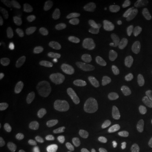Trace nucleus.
<instances>
[{
	"label": "nucleus",
	"instance_id": "1",
	"mask_svg": "<svg viewBox=\"0 0 152 152\" xmlns=\"http://www.w3.org/2000/svg\"><path fill=\"white\" fill-rule=\"evenodd\" d=\"M83 132L93 141H99L105 137L109 132V128L99 121L87 123L83 127Z\"/></svg>",
	"mask_w": 152,
	"mask_h": 152
},
{
	"label": "nucleus",
	"instance_id": "2",
	"mask_svg": "<svg viewBox=\"0 0 152 152\" xmlns=\"http://www.w3.org/2000/svg\"><path fill=\"white\" fill-rule=\"evenodd\" d=\"M63 152H85V145L83 140L77 134L66 136L61 144Z\"/></svg>",
	"mask_w": 152,
	"mask_h": 152
},
{
	"label": "nucleus",
	"instance_id": "3",
	"mask_svg": "<svg viewBox=\"0 0 152 152\" xmlns=\"http://www.w3.org/2000/svg\"><path fill=\"white\" fill-rule=\"evenodd\" d=\"M102 115L108 122L114 125H120L124 121V115L118 109L106 106L102 109Z\"/></svg>",
	"mask_w": 152,
	"mask_h": 152
},
{
	"label": "nucleus",
	"instance_id": "4",
	"mask_svg": "<svg viewBox=\"0 0 152 152\" xmlns=\"http://www.w3.org/2000/svg\"><path fill=\"white\" fill-rule=\"evenodd\" d=\"M126 107L130 113L140 118H152V108L151 107L134 103L127 104Z\"/></svg>",
	"mask_w": 152,
	"mask_h": 152
},
{
	"label": "nucleus",
	"instance_id": "5",
	"mask_svg": "<svg viewBox=\"0 0 152 152\" xmlns=\"http://www.w3.org/2000/svg\"><path fill=\"white\" fill-rule=\"evenodd\" d=\"M137 77L141 81L152 83V64H143L137 71Z\"/></svg>",
	"mask_w": 152,
	"mask_h": 152
},
{
	"label": "nucleus",
	"instance_id": "6",
	"mask_svg": "<svg viewBox=\"0 0 152 152\" xmlns=\"http://www.w3.org/2000/svg\"><path fill=\"white\" fill-rule=\"evenodd\" d=\"M81 75L83 78L92 83H98L102 80V76L97 71L90 68L84 69L81 73Z\"/></svg>",
	"mask_w": 152,
	"mask_h": 152
},
{
	"label": "nucleus",
	"instance_id": "7",
	"mask_svg": "<svg viewBox=\"0 0 152 152\" xmlns=\"http://www.w3.org/2000/svg\"><path fill=\"white\" fill-rule=\"evenodd\" d=\"M43 100V95L42 93H37L32 96L28 102L26 106V111L28 113H33L40 106Z\"/></svg>",
	"mask_w": 152,
	"mask_h": 152
},
{
	"label": "nucleus",
	"instance_id": "8",
	"mask_svg": "<svg viewBox=\"0 0 152 152\" xmlns=\"http://www.w3.org/2000/svg\"><path fill=\"white\" fill-rule=\"evenodd\" d=\"M122 139L123 141L127 143L132 144H142L144 142V137L135 132L125 133L123 135Z\"/></svg>",
	"mask_w": 152,
	"mask_h": 152
},
{
	"label": "nucleus",
	"instance_id": "9",
	"mask_svg": "<svg viewBox=\"0 0 152 152\" xmlns=\"http://www.w3.org/2000/svg\"><path fill=\"white\" fill-rule=\"evenodd\" d=\"M88 9V4L85 1H79L75 4L73 9V16L75 18H79L85 14Z\"/></svg>",
	"mask_w": 152,
	"mask_h": 152
},
{
	"label": "nucleus",
	"instance_id": "10",
	"mask_svg": "<svg viewBox=\"0 0 152 152\" xmlns=\"http://www.w3.org/2000/svg\"><path fill=\"white\" fill-rule=\"evenodd\" d=\"M39 144V140L37 136L30 137L24 147V152H35Z\"/></svg>",
	"mask_w": 152,
	"mask_h": 152
},
{
	"label": "nucleus",
	"instance_id": "11",
	"mask_svg": "<svg viewBox=\"0 0 152 152\" xmlns=\"http://www.w3.org/2000/svg\"><path fill=\"white\" fill-rule=\"evenodd\" d=\"M66 107L70 110H73L77 112H82V113L87 112L89 109L87 104L77 102V101H70L67 102L66 104Z\"/></svg>",
	"mask_w": 152,
	"mask_h": 152
},
{
	"label": "nucleus",
	"instance_id": "12",
	"mask_svg": "<svg viewBox=\"0 0 152 152\" xmlns=\"http://www.w3.org/2000/svg\"><path fill=\"white\" fill-rule=\"evenodd\" d=\"M101 26V20L100 17L98 14H93L91 18L89 20L88 23H87V30L90 32V33H96L100 29Z\"/></svg>",
	"mask_w": 152,
	"mask_h": 152
},
{
	"label": "nucleus",
	"instance_id": "13",
	"mask_svg": "<svg viewBox=\"0 0 152 152\" xmlns=\"http://www.w3.org/2000/svg\"><path fill=\"white\" fill-rule=\"evenodd\" d=\"M136 99L143 104H150L152 102V94L150 91L142 90L136 93Z\"/></svg>",
	"mask_w": 152,
	"mask_h": 152
},
{
	"label": "nucleus",
	"instance_id": "14",
	"mask_svg": "<svg viewBox=\"0 0 152 152\" xmlns=\"http://www.w3.org/2000/svg\"><path fill=\"white\" fill-rule=\"evenodd\" d=\"M39 18L46 21H50L55 18L54 12L49 7L42 6L39 9Z\"/></svg>",
	"mask_w": 152,
	"mask_h": 152
},
{
	"label": "nucleus",
	"instance_id": "15",
	"mask_svg": "<svg viewBox=\"0 0 152 152\" xmlns=\"http://www.w3.org/2000/svg\"><path fill=\"white\" fill-rule=\"evenodd\" d=\"M16 99L14 96H7L1 99V106L5 110H12L16 106Z\"/></svg>",
	"mask_w": 152,
	"mask_h": 152
},
{
	"label": "nucleus",
	"instance_id": "16",
	"mask_svg": "<svg viewBox=\"0 0 152 152\" xmlns=\"http://www.w3.org/2000/svg\"><path fill=\"white\" fill-rule=\"evenodd\" d=\"M22 33L24 39L28 42L34 43L37 40V34L33 28L30 27H24L22 29Z\"/></svg>",
	"mask_w": 152,
	"mask_h": 152
},
{
	"label": "nucleus",
	"instance_id": "17",
	"mask_svg": "<svg viewBox=\"0 0 152 152\" xmlns=\"http://www.w3.org/2000/svg\"><path fill=\"white\" fill-rule=\"evenodd\" d=\"M79 92L82 95H83V96H90V97L94 98H97L99 96H100L101 94H102L101 90H98V89L91 88V87H81V88L80 89Z\"/></svg>",
	"mask_w": 152,
	"mask_h": 152
},
{
	"label": "nucleus",
	"instance_id": "18",
	"mask_svg": "<svg viewBox=\"0 0 152 152\" xmlns=\"http://www.w3.org/2000/svg\"><path fill=\"white\" fill-rule=\"evenodd\" d=\"M61 49V46L59 45H52L47 46L44 49L43 56L45 58H49L54 56Z\"/></svg>",
	"mask_w": 152,
	"mask_h": 152
},
{
	"label": "nucleus",
	"instance_id": "19",
	"mask_svg": "<svg viewBox=\"0 0 152 152\" xmlns=\"http://www.w3.org/2000/svg\"><path fill=\"white\" fill-rule=\"evenodd\" d=\"M134 26V23L130 21H119L115 23V24H113L111 26V31H122V30H126L129 29V28H132Z\"/></svg>",
	"mask_w": 152,
	"mask_h": 152
},
{
	"label": "nucleus",
	"instance_id": "20",
	"mask_svg": "<svg viewBox=\"0 0 152 152\" xmlns=\"http://www.w3.org/2000/svg\"><path fill=\"white\" fill-rule=\"evenodd\" d=\"M114 67L118 70L124 72H131L133 70V66L130 63L123 60H117L114 62Z\"/></svg>",
	"mask_w": 152,
	"mask_h": 152
},
{
	"label": "nucleus",
	"instance_id": "21",
	"mask_svg": "<svg viewBox=\"0 0 152 152\" xmlns=\"http://www.w3.org/2000/svg\"><path fill=\"white\" fill-rule=\"evenodd\" d=\"M72 84H73V80L70 77H63L57 80L56 87L58 90H65L71 87Z\"/></svg>",
	"mask_w": 152,
	"mask_h": 152
},
{
	"label": "nucleus",
	"instance_id": "22",
	"mask_svg": "<svg viewBox=\"0 0 152 152\" xmlns=\"http://www.w3.org/2000/svg\"><path fill=\"white\" fill-rule=\"evenodd\" d=\"M11 58L12 61L15 64H18L21 63L23 60V55L21 50L18 45H14L11 49Z\"/></svg>",
	"mask_w": 152,
	"mask_h": 152
},
{
	"label": "nucleus",
	"instance_id": "23",
	"mask_svg": "<svg viewBox=\"0 0 152 152\" xmlns=\"http://www.w3.org/2000/svg\"><path fill=\"white\" fill-rule=\"evenodd\" d=\"M111 45V42L108 39L102 38L94 41L92 43V48L95 50H103L104 49L108 48Z\"/></svg>",
	"mask_w": 152,
	"mask_h": 152
},
{
	"label": "nucleus",
	"instance_id": "24",
	"mask_svg": "<svg viewBox=\"0 0 152 152\" xmlns=\"http://www.w3.org/2000/svg\"><path fill=\"white\" fill-rule=\"evenodd\" d=\"M1 20L4 23L6 28L9 32H12L14 29V22L13 18L9 15L5 14V13H0Z\"/></svg>",
	"mask_w": 152,
	"mask_h": 152
},
{
	"label": "nucleus",
	"instance_id": "25",
	"mask_svg": "<svg viewBox=\"0 0 152 152\" xmlns=\"http://www.w3.org/2000/svg\"><path fill=\"white\" fill-rule=\"evenodd\" d=\"M18 4L20 9L23 11V12L30 15H33L35 14V11L33 7V6L30 4V3H28L27 1L20 0V1H18Z\"/></svg>",
	"mask_w": 152,
	"mask_h": 152
},
{
	"label": "nucleus",
	"instance_id": "26",
	"mask_svg": "<svg viewBox=\"0 0 152 152\" xmlns=\"http://www.w3.org/2000/svg\"><path fill=\"white\" fill-rule=\"evenodd\" d=\"M66 53L72 59H78L81 56L80 51L75 46H68L66 49Z\"/></svg>",
	"mask_w": 152,
	"mask_h": 152
},
{
	"label": "nucleus",
	"instance_id": "27",
	"mask_svg": "<svg viewBox=\"0 0 152 152\" xmlns=\"http://www.w3.org/2000/svg\"><path fill=\"white\" fill-rule=\"evenodd\" d=\"M115 37L121 42H128L132 39V33L128 30H122V31L118 32L115 34Z\"/></svg>",
	"mask_w": 152,
	"mask_h": 152
},
{
	"label": "nucleus",
	"instance_id": "28",
	"mask_svg": "<svg viewBox=\"0 0 152 152\" xmlns=\"http://www.w3.org/2000/svg\"><path fill=\"white\" fill-rule=\"evenodd\" d=\"M140 16L143 18L152 20V4L142 9L140 11Z\"/></svg>",
	"mask_w": 152,
	"mask_h": 152
},
{
	"label": "nucleus",
	"instance_id": "29",
	"mask_svg": "<svg viewBox=\"0 0 152 152\" xmlns=\"http://www.w3.org/2000/svg\"><path fill=\"white\" fill-rule=\"evenodd\" d=\"M26 52L30 56V58H31V60L33 61L34 62H38L40 60V55H39V52L34 47H28L26 50Z\"/></svg>",
	"mask_w": 152,
	"mask_h": 152
},
{
	"label": "nucleus",
	"instance_id": "30",
	"mask_svg": "<svg viewBox=\"0 0 152 152\" xmlns=\"http://www.w3.org/2000/svg\"><path fill=\"white\" fill-rule=\"evenodd\" d=\"M2 3L14 12H18L20 11L18 1H14V0H3Z\"/></svg>",
	"mask_w": 152,
	"mask_h": 152
},
{
	"label": "nucleus",
	"instance_id": "31",
	"mask_svg": "<svg viewBox=\"0 0 152 152\" xmlns=\"http://www.w3.org/2000/svg\"><path fill=\"white\" fill-rule=\"evenodd\" d=\"M60 28L56 25H52L45 28V32L46 35L49 37H53L59 33Z\"/></svg>",
	"mask_w": 152,
	"mask_h": 152
},
{
	"label": "nucleus",
	"instance_id": "32",
	"mask_svg": "<svg viewBox=\"0 0 152 152\" xmlns=\"http://www.w3.org/2000/svg\"><path fill=\"white\" fill-rule=\"evenodd\" d=\"M15 80L17 83H22L24 80V75L23 73H22V71H17L16 74H15Z\"/></svg>",
	"mask_w": 152,
	"mask_h": 152
},
{
	"label": "nucleus",
	"instance_id": "33",
	"mask_svg": "<svg viewBox=\"0 0 152 152\" xmlns=\"http://www.w3.org/2000/svg\"><path fill=\"white\" fill-rule=\"evenodd\" d=\"M6 35L2 27H0V42H4L5 41Z\"/></svg>",
	"mask_w": 152,
	"mask_h": 152
},
{
	"label": "nucleus",
	"instance_id": "34",
	"mask_svg": "<svg viewBox=\"0 0 152 152\" xmlns=\"http://www.w3.org/2000/svg\"><path fill=\"white\" fill-rule=\"evenodd\" d=\"M7 128V123L4 121H1L0 123V132H3Z\"/></svg>",
	"mask_w": 152,
	"mask_h": 152
},
{
	"label": "nucleus",
	"instance_id": "35",
	"mask_svg": "<svg viewBox=\"0 0 152 152\" xmlns=\"http://www.w3.org/2000/svg\"><path fill=\"white\" fill-rule=\"evenodd\" d=\"M111 152H124V151H123V150L121 149V147L115 146V147L112 148Z\"/></svg>",
	"mask_w": 152,
	"mask_h": 152
},
{
	"label": "nucleus",
	"instance_id": "36",
	"mask_svg": "<svg viewBox=\"0 0 152 152\" xmlns=\"http://www.w3.org/2000/svg\"><path fill=\"white\" fill-rule=\"evenodd\" d=\"M88 102L91 104H94L95 103H96V99L94 97H90L88 99Z\"/></svg>",
	"mask_w": 152,
	"mask_h": 152
},
{
	"label": "nucleus",
	"instance_id": "37",
	"mask_svg": "<svg viewBox=\"0 0 152 152\" xmlns=\"http://www.w3.org/2000/svg\"><path fill=\"white\" fill-rule=\"evenodd\" d=\"M147 132L152 140V127H149V128H147Z\"/></svg>",
	"mask_w": 152,
	"mask_h": 152
},
{
	"label": "nucleus",
	"instance_id": "38",
	"mask_svg": "<svg viewBox=\"0 0 152 152\" xmlns=\"http://www.w3.org/2000/svg\"><path fill=\"white\" fill-rule=\"evenodd\" d=\"M147 38L149 39V41L152 44V33H149L147 35Z\"/></svg>",
	"mask_w": 152,
	"mask_h": 152
},
{
	"label": "nucleus",
	"instance_id": "39",
	"mask_svg": "<svg viewBox=\"0 0 152 152\" xmlns=\"http://www.w3.org/2000/svg\"><path fill=\"white\" fill-rule=\"evenodd\" d=\"M148 53H149V54L152 55V46L150 47L149 48V49H148Z\"/></svg>",
	"mask_w": 152,
	"mask_h": 152
}]
</instances>
